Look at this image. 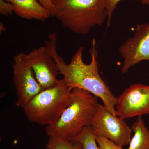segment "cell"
Returning <instances> with one entry per match:
<instances>
[{"label":"cell","instance_id":"7a4b0ae2","mask_svg":"<svg viewBox=\"0 0 149 149\" xmlns=\"http://www.w3.org/2000/svg\"><path fill=\"white\" fill-rule=\"evenodd\" d=\"M98 97L88 91L74 88L70 102L57 121L46 126L47 136L71 141L91 123L97 111Z\"/></svg>","mask_w":149,"mask_h":149},{"label":"cell","instance_id":"8fae6325","mask_svg":"<svg viewBox=\"0 0 149 149\" xmlns=\"http://www.w3.org/2000/svg\"><path fill=\"white\" fill-rule=\"evenodd\" d=\"M131 128L134 135L128 149H149V130L146 126L142 116L138 117Z\"/></svg>","mask_w":149,"mask_h":149},{"label":"cell","instance_id":"3957f363","mask_svg":"<svg viewBox=\"0 0 149 149\" xmlns=\"http://www.w3.org/2000/svg\"><path fill=\"white\" fill-rule=\"evenodd\" d=\"M55 6V16L62 26L86 35L107 19L105 0H62Z\"/></svg>","mask_w":149,"mask_h":149},{"label":"cell","instance_id":"ac0fdd59","mask_svg":"<svg viewBox=\"0 0 149 149\" xmlns=\"http://www.w3.org/2000/svg\"><path fill=\"white\" fill-rule=\"evenodd\" d=\"M6 30V28L5 27L4 24H3V22H0V33L2 34L3 32Z\"/></svg>","mask_w":149,"mask_h":149},{"label":"cell","instance_id":"5bb4252c","mask_svg":"<svg viewBox=\"0 0 149 149\" xmlns=\"http://www.w3.org/2000/svg\"><path fill=\"white\" fill-rule=\"evenodd\" d=\"M122 0H105L107 13V27L110 26L111 21L113 13L118 4ZM141 3L143 5H147L149 7V0H141Z\"/></svg>","mask_w":149,"mask_h":149},{"label":"cell","instance_id":"ffe728a7","mask_svg":"<svg viewBox=\"0 0 149 149\" xmlns=\"http://www.w3.org/2000/svg\"></svg>","mask_w":149,"mask_h":149},{"label":"cell","instance_id":"8992f818","mask_svg":"<svg viewBox=\"0 0 149 149\" xmlns=\"http://www.w3.org/2000/svg\"><path fill=\"white\" fill-rule=\"evenodd\" d=\"M13 59V81L17 95L15 104L23 108L44 89L36 79L33 70L25 59V53H18Z\"/></svg>","mask_w":149,"mask_h":149},{"label":"cell","instance_id":"6da1fadb","mask_svg":"<svg viewBox=\"0 0 149 149\" xmlns=\"http://www.w3.org/2000/svg\"><path fill=\"white\" fill-rule=\"evenodd\" d=\"M48 39L45 46L55 61L59 74L62 75L63 80L70 90L80 88L91 93L100 98L108 110L117 116L116 107L117 98L115 97L99 74L95 39H93L91 42L92 47L89 52L91 56L90 63L86 64L83 61L84 49L81 47L77 49L71 61L67 64L57 51L56 34H51Z\"/></svg>","mask_w":149,"mask_h":149},{"label":"cell","instance_id":"9a60e30c","mask_svg":"<svg viewBox=\"0 0 149 149\" xmlns=\"http://www.w3.org/2000/svg\"><path fill=\"white\" fill-rule=\"evenodd\" d=\"M99 149H123L109 139L104 137H95Z\"/></svg>","mask_w":149,"mask_h":149},{"label":"cell","instance_id":"30bf717a","mask_svg":"<svg viewBox=\"0 0 149 149\" xmlns=\"http://www.w3.org/2000/svg\"><path fill=\"white\" fill-rule=\"evenodd\" d=\"M14 7V13L20 18L28 20L45 21L51 13L38 0H6Z\"/></svg>","mask_w":149,"mask_h":149},{"label":"cell","instance_id":"5b68a950","mask_svg":"<svg viewBox=\"0 0 149 149\" xmlns=\"http://www.w3.org/2000/svg\"><path fill=\"white\" fill-rule=\"evenodd\" d=\"M91 127L95 137H104L121 147L129 144L133 132L124 119L114 115L100 104Z\"/></svg>","mask_w":149,"mask_h":149},{"label":"cell","instance_id":"e0dca14e","mask_svg":"<svg viewBox=\"0 0 149 149\" xmlns=\"http://www.w3.org/2000/svg\"><path fill=\"white\" fill-rule=\"evenodd\" d=\"M40 3L51 13V16H55L56 13L55 6L51 0H38Z\"/></svg>","mask_w":149,"mask_h":149},{"label":"cell","instance_id":"d6986e66","mask_svg":"<svg viewBox=\"0 0 149 149\" xmlns=\"http://www.w3.org/2000/svg\"><path fill=\"white\" fill-rule=\"evenodd\" d=\"M61 1H62V0H51L52 2L54 4V5L57 3H58L59 2H60Z\"/></svg>","mask_w":149,"mask_h":149},{"label":"cell","instance_id":"52a82bcc","mask_svg":"<svg viewBox=\"0 0 149 149\" xmlns=\"http://www.w3.org/2000/svg\"><path fill=\"white\" fill-rule=\"evenodd\" d=\"M116 114L123 119L149 113V85L135 83L117 98Z\"/></svg>","mask_w":149,"mask_h":149},{"label":"cell","instance_id":"9c48e42d","mask_svg":"<svg viewBox=\"0 0 149 149\" xmlns=\"http://www.w3.org/2000/svg\"><path fill=\"white\" fill-rule=\"evenodd\" d=\"M25 58L33 70L38 83L44 89L53 87L58 83V68L45 46L25 54Z\"/></svg>","mask_w":149,"mask_h":149},{"label":"cell","instance_id":"277c9868","mask_svg":"<svg viewBox=\"0 0 149 149\" xmlns=\"http://www.w3.org/2000/svg\"><path fill=\"white\" fill-rule=\"evenodd\" d=\"M71 99V91L62 79L41 91L23 109L28 120L47 126L57 121Z\"/></svg>","mask_w":149,"mask_h":149},{"label":"cell","instance_id":"ba28073f","mask_svg":"<svg viewBox=\"0 0 149 149\" xmlns=\"http://www.w3.org/2000/svg\"><path fill=\"white\" fill-rule=\"evenodd\" d=\"M119 52L123 59V74L140 62L149 61V23L137 25L134 36L120 46Z\"/></svg>","mask_w":149,"mask_h":149},{"label":"cell","instance_id":"4fadbf2b","mask_svg":"<svg viewBox=\"0 0 149 149\" xmlns=\"http://www.w3.org/2000/svg\"><path fill=\"white\" fill-rule=\"evenodd\" d=\"M46 149H80L79 143L65 140L58 137H49L45 146Z\"/></svg>","mask_w":149,"mask_h":149},{"label":"cell","instance_id":"2e32d148","mask_svg":"<svg viewBox=\"0 0 149 149\" xmlns=\"http://www.w3.org/2000/svg\"><path fill=\"white\" fill-rule=\"evenodd\" d=\"M14 11V7L12 3L6 0H0V14L9 17L11 15Z\"/></svg>","mask_w":149,"mask_h":149},{"label":"cell","instance_id":"7c38bea8","mask_svg":"<svg viewBox=\"0 0 149 149\" xmlns=\"http://www.w3.org/2000/svg\"><path fill=\"white\" fill-rule=\"evenodd\" d=\"M71 141H77L80 145V149H99L95 136L91 126H86L77 136Z\"/></svg>","mask_w":149,"mask_h":149}]
</instances>
